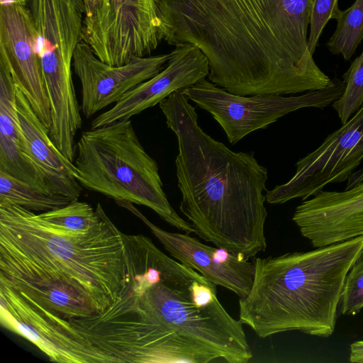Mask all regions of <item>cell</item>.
Here are the masks:
<instances>
[{"label":"cell","instance_id":"obj_1","mask_svg":"<svg viewBox=\"0 0 363 363\" xmlns=\"http://www.w3.org/2000/svg\"><path fill=\"white\" fill-rule=\"evenodd\" d=\"M313 0H157L162 39L196 46L210 82L242 96L294 94L331 79L308 47Z\"/></svg>","mask_w":363,"mask_h":363},{"label":"cell","instance_id":"obj_2","mask_svg":"<svg viewBox=\"0 0 363 363\" xmlns=\"http://www.w3.org/2000/svg\"><path fill=\"white\" fill-rule=\"evenodd\" d=\"M122 236L124 289L139 315L148 362H249L252 352L243 323L220 303L216 284L164 254L149 238Z\"/></svg>","mask_w":363,"mask_h":363},{"label":"cell","instance_id":"obj_3","mask_svg":"<svg viewBox=\"0 0 363 363\" xmlns=\"http://www.w3.org/2000/svg\"><path fill=\"white\" fill-rule=\"evenodd\" d=\"M159 106L177 137L179 209L194 233L249 259L264 251L267 168L253 154L233 151L204 132L183 90Z\"/></svg>","mask_w":363,"mask_h":363},{"label":"cell","instance_id":"obj_4","mask_svg":"<svg viewBox=\"0 0 363 363\" xmlns=\"http://www.w3.org/2000/svg\"><path fill=\"white\" fill-rule=\"evenodd\" d=\"M89 230L61 229L39 214L0 201V284L11 289L62 286L98 313L122 297L127 267L122 233L99 203Z\"/></svg>","mask_w":363,"mask_h":363},{"label":"cell","instance_id":"obj_5","mask_svg":"<svg viewBox=\"0 0 363 363\" xmlns=\"http://www.w3.org/2000/svg\"><path fill=\"white\" fill-rule=\"evenodd\" d=\"M363 252V235L306 252L257 257L239 319L262 338L287 331L328 337L352 266Z\"/></svg>","mask_w":363,"mask_h":363},{"label":"cell","instance_id":"obj_6","mask_svg":"<svg viewBox=\"0 0 363 363\" xmlns=\"http://www.w3.org/2000/svg\"><path fill=\"white\" fill-rule=\"evenodd\" d=\"M74 163L82 187L147 206L179 230L195 233L169 203L158 164L140 142L130 119L84 131Z\"/></svg>","mask_w":363,"mask_h":363},{"label":"cell","instance_id":"obj_7","mask_svg":"<svg viewBox=\"0 0 363 363\" xmlns=\"http://www.w3.org/2000/svg\"><path fill=\"white\" fill-rule=\"evenodd\" d=\"M345 89L335 77L328 86L298 96L230 93L206 78L183 90L189 100L210 113L234 145L250 133L267 128L279 118L305 108L323 109L338 99Z\"/></svg>","mask_w":363,"mask_h":363},{"label":"cell","instance_id":"obj_8","mask_svg":"<svg viewBox=\"0 0 363 363\" xmlns=\"http://www.w3.org/2000/svg\"><path fill=\"white\" fill-rule=\"evenodd\" d=\"M82 40L113 66L150 56L162 40L157 0H83Z\"/></svg>","mask_w":363,"mask_h":363},{"label":"cell","instance_id":"obj_9","mask_svg":"<svg viewBox=\"0 0 363 363\" xmlns=\"http://www.w3.org/2000/svg\"><path fill=\"white\" fill-rule=\"evenodd\" d=\"M363 160V105L321 144L296 163L286 183L266 190L270 204L312 197L334 183L347 181Z\"/></svg>","mask_w":363,"mask_h":363},{"label":"cell","instance_id":"obj_10","mask_svg":"<svg viewBox=\"0 0 363 363\" xmlns=\"http://www.w3.org/2000/svg\"><path fill=\"white\" fill-rule=\"evenodd\" d=\"M170 53L134 57L127 64L110 65L81 40L74 50L72 67L82 89L81 111L87 118L119 101L128 92L157 74L167 66Z\"/></svg>","mask_w":363,"mask_h":363},{"label":"cell","instance_id":"obj_11","mask_svg":"<svg viewBox=\"0 0 363 363\" xmlns=\"http://www.w3.org/2000/svg\"><path fill=\"white\" fill-rule=\"evenodd\" d=\"M0 64L48 129L51 111L36 48V34L29 9L0 5Z\"/></svg>","mask_w":363,"mask_h":363},{"label":"cell","instance_id":"obj_12","mask_svg":"<svg viewBox=\"0 0 363 363\" xmlns=\"http://www.w3.org/2000/svg\"><path fill=\"white\" fill-rule=\"evenodd\" d=\"M115 201L138 217L168 253L182 264L197 271L216 286L232 291L240 298L249 294L255 272L254 260L222 247L205 245L187 233L166 231L150 221L133 203Z\"/></svg>","mask_w":363,"mask_h":363},{"label":"cell","instance_id":"obj_13","mask_svg":"<svg viewBox=\"0 0 363 363\" xmlns=\"http://www.w3.org/2000/svg\"><path fill=\"white\" fill-rule=\"evenodd\" d=\"M208 74V59L199 48L187 43L177 45L164 69L138 84L113 107L94 118L90 128L130 119L160 104L174 91L192 86Z\"/></svg>","mask_w":363,"mask_h":363},{"label":"cell","instance_id":"obj_14","mask_svg":"<svg viewBox=\"0 0 363 363\" xmlns=\"http://www.w3.org/2000/svg\"><path fill=\"white\" fill-rule=\"evenodd\" d=\"M292 220L314 248L363 235V182L303 201Z\"/></svg>","mask_w":363,"mask_h":363},{"label":"cell","instance_id":"obj_15","mask_svg":"<svg viewBox=\"0 0 363 363\" xmlns=\"http://www.w3.org/2000/svg\"><path fill=\"white\" fill-rule=\"evenodd\" d=\"M16 91L10 72L0 64V171L41 191L55 193L31 158L18 118Z\"/></svg>","mask_w":363,"mask_h":363},{"label":"cell","instance_id":"obj_16","mask_svg":"<svg viewBox=\"0 0 363 363\" xmlns=\"http://www.w3.org/2000/svg\"><path fill=\"white\" fill-rule=\"evenodd\" d=\"M16 102L21 125L31 158L43 174L50 190L71 201L79 199L82 186L77 180V169L52 141L49 129L38 117L22 91L17 88Z\"/></svg>","mask_w":363,"mask_h":363},{"label":"cell","instance_id":"obj_17","mask_svg":"<svg viewBox=\"0 0 363 363\" xmlns=\"http://www.w3.org/2000/svg\"><path fill=\"white\" fill-rule=\"evenodd\" d=\"M0 201L44 213L62 208L72 201L59 194L41 191L0 171Z\"/></svg>","mask_w":363,"mask_h":363},{"label":"cell","instance_id":"obj_18","mask_svg":"<svg viewBox=\"0 0 363 363\" xmlns=\"http://www.w3.org/2000/svg\"><path fill=\"white\" fill-rule=\"evenodd\" d=\"M336 21V29L326 45L332 54L347 61L363 40V0H355Z\"/></svg>","mask_w":363,"mask_h":363},{"label":"cell","instance_id":"obj_19","mask_svg":"<svg viewBox=\"0 0 363 363\" xmlns=\"http://www.w3.org/2000/svg\"><path fill=\"white\" fill-rule=\"evenodd\" d=\"M39 216L61 229L75 233L89 230L101 219L89 203L78 200L72 201L62 208L40 213Z\"/></svg>","mask_w":363,"mask_h":363},{"label":"cell","instance_id":"obj_20","mask_svg":"<svg viewBox=\"0 0 363 363\" xmlns=\"http://www.w3.org/2000/svg\"><path fill=\"white\" fill-rule=\"evenodd\" d=\"M342 81L344 91L332 106L344 124L363 105V50L342 75Z\"/></svg>","mask_w":363,"mask_h":363},{"label":"cell","instance_id":"obj_21","mask_svg":"<svg viewBox=\"0 0 363 363\" xmlns=\"http://www.w3.org/2000/svg\"><path fill=\"white\" fill-rule=\"evenodd\" d=\"M340 306L345 315H354L363 308V252L347 275Z\"/></svg>","mask_w":363,"mask_h":363},{"label":"cell","instance_id":"obj_22","mask_svg":"<svg viewBox=\"0 0 363 363\" xmlns=\"http://www.w3.org/2000/svg\"><path fill=\"white\" fill-rule=\"evenodd\" d=\"M341 12L338 0H313L308 38V47L312 55L328 22L331 19L337 20Z\"/></svg>","mask_w":363,"mask_h":363},{"label":"cell","instance_id":"obj_23","mask_svg":"<svg viewBox=\"0 0 363 363\" xmlns=\"http://www.w3.org/2000/svg\"><path fill=\"white\" fill-rule=\"evenodd\" d=\"M349 360L350 362L363 363V340L356 341L351 344Z\"/></svg>","mask_w":363,"mask_h":363},{"label":"cell","instance_id":"obj_24","mask_svg":"<svg viewBox=\"0 0 363 363\" xmlns=\"http://www.w3.org/2000/svg\"><path fill=\"white\" fill-rule=\"evenodd\" d=\"M363 182V167L356 170L347 179L345 189H348Z\"/></svg>","mask_w":363,"mask_h":363},{"label":"cell","instance_id":"obj_25","mask_svg":"<svg viewBox=\"0 0 363 363\" xmlns=\"http://www.w3.org/2000/svg\"><path fill=\"white\" fill-rule=\"evenodd\" d=\"M30 0H0L1 6L20 5L27 6L29 5Z\"/></svg>","mask_w":363,"mask_h":363}]
</instances>
